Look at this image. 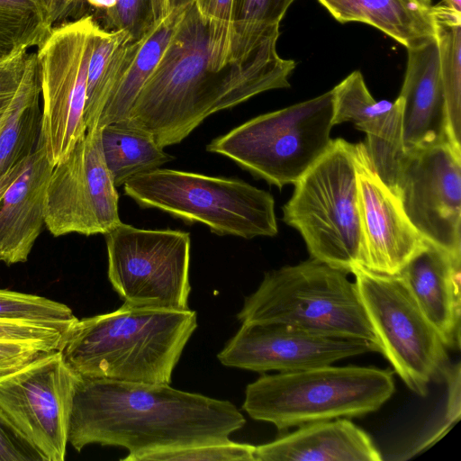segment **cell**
Here are the masks:
<instances>
[{"instance_id":"obj_14","label":"cell","mask_w":461,"mask_h":461,"mask_svg":"<svg viewBox=\"0 0 461 461\" xmlns=\"http://www.w3.org/2000/svg\"><path fill=\"white\" fill-rule=\"evenodd\" d=\"M394 193L425 241L461 258V151L445 141L405 152Z\"/></svg>"},{"instance_id":"obj_17","label":"cell","mask_w":461,"mask_h":461,"mask_svg":"<svg viewBox=\"0 0 461 461\" xmlns=\"http://www.w3.org/2000/svg\"><path fill=\"white\" fill-rule=\"evenodd\" d=\"M399 97L402 102L405 152L448 141L443 87L435 38L407 49Z\"/></svg>"},{"instance_id":"obj_3","label":"cell","mask_w":461,"mask_h":461,"mask_svg":"<svg viewBox=\"0 0 461 461\" xmlns=\"http://www.w3.org/2000/svg\"><path fill=\"white\" fill-rule=\"evenodd\" d=\"M197 328L194 311L133 307L83 318L59 351L82 378L170 384L172 372Z\"/></svg>"},{"instance_id":"obj_32","label":"cell","mask_w":461,"mask_h":461,"mask_svg":"<svg viewBox=\"0 0 461 461\" xmlns=\"http://www.w3.org/2000/svg\"><path fill=\"white\" fill-rule=\"evenodd\" d=\"M105 30H122L139 40L154 23L149 0H117L114 8L102 15Z\"/></svg>"},{"instance_id":"obj_16","label":"cell","mask_w":461,"mask_h":461,"mask_svg":"<svg viewBox=\"0 0 461 461\" xmlns=\"http://www.w3.org/2000/svg\"><path fill=\"white\" fill-rule=\"evenodd\" d=\"M361 230L360 266L398 275L427 243L405 214L398 196L375 170L365 143H354Z\"/></svg>"},{"instance_id":"obj_42","label":"cell","mask_w":461,"mask_h":461,"mask_svg":"<svg viewBox=\"0 0 461 461\" xmlns=\"http://www.w3.org/2000/svg\"><path fill=\"white\" fill-rule=\"evenodd\" d=\"M194 0H168L169 12L171 10H182L191 5Z\"/></svg>"},{"instance_id":"obj_10","label":"cell","mask_w":461,"mask_h":461,"mask_svg":"<svg viewBox=\"0 0 461 461\" xmlns=\"http://www.w3.org/2000/svg\"><path fill=\"white\" fill-rule=\"evenodd\" d=\"M104 237L108 278L125 304L189 309V232L141 229L121 221Z\"/></svg>"},{"instance_id":"obj_23","label":"cell","mask_w":461,"mask_h":461,"mask_svg":"<svg viewBox=\"0 0 461 461\" xmlns=\"http://www.w3.org/2000/svg\"><path fill=\"white\" fill-rule=\"evenodd\" d=\"M101 143L104 162L115 187L174 159L149 133L123 121L102 127Z\"/></svg>"},{"instance_id":"obj_27","label":"cell","mask_w":461,"mask_h":461,"mask_svg":"<svg viewBox=\"0 0 461 461\" xmlns=\"http://www.w3.org/2000/svg\"><path fill=\"white\" fill-rule=\"evenodd\" d=\"M50 0H0V62L38 47L52 29Z\"/></svg>"},{"instance_id":"obj_25","label":"cell","mask_w":461,"mask_h":461,"mask_svg":"<svg viewBox=\"0 0 461 461\" xmlns=\"http://www.w3.org/2000/svg\"><path fill=\"white\" fill-rule=\"evenodd\" d=\"M131 36L122 30H105L98 24L87 69L85 122L86 131L97 128L101 113L123 67Z\"/></svg>"},{"instance_id":"obj_33","label":"cell","mask_w":461,"mask_h":461,"mask_svg":"<svg viewBox=\"0 0 461 461\" xmlns=\"http://www.w3.org/2000/svg\"><path fill=\"white\" fill-rule=\"evenodd\" d=\"M295 0H235L233 27L240 32L280 23Z\"/></svg>"},{"instance_id":"obj_20","label":"cell","mask_w":461,"mask_h":461,"mask_svg":"<svg viewBox=\"0 0 461 461\" xmlns=\"http://www.w3.org/2000/svg\"><path fill=\"white\" fill-rule=\"evenodd\" d=\"M255 461H381L371 437L347 418L297 427L269 443L256 446Z\"/></svg>"},{"instance_id":"obj_38","label":"cell","mask_w":461,"mask_h":461,"mask_svg":"<svg viewBox=\"0 0 461 461\" xmlns=\"http://www.w3.org/2000/svg\"><path fill=\"white\" fill-rule=\"evenodd\" d=\"M87 5L86 0H50L49 13L52 26L88 14Z\"/></svg>"},{"instance_id":"obj_8","label":"cell","mask_w":461,"mask_h":461,"mask_svg":"<svg viewBox=\"0 0 461 461\" xmlns=\"http://www.w3.org/2000/svg\"><path fill=\"white\" fill-rule=\"evenodd\" d=\"M332 89L254 117L213 139L206 150L282 188L295 184L330 146Z\"/></svg>"},{"instance_id":"obj_18","label":"cell","mask_w":461,"mask_h":461,"mask_svg":"<svg viewBox=\"0 0 461 461\" xmlns=\"http://www.w3.org/2000/svg\"><path fill=\"white\" fill-rule=\"evenodd\" d=\"M461 258L427 242L399 273L447 348H460Z\"/></svg>"},{"instance_id":"obj_11","label":"cell","mask_w":461,"mask_h":461,"mask_svg":"<svg viewBox=\"0 0 461 461\" xmlns=\"http://www.w3.org/2000/svg\"><path fill=\"white\" fill-rule=\"evenodd\" d=\"M99 23L93 14L52 27L36 52L42 99L41 137L53 166L86 133L87 69Z\"/></svg>"},{"instance_id":"obj_4","label":"cell","mask_w":461,"mask_h":461,"mask_svg":"<svg viewBox=\"0 0 461 461\" xmlns=\"http://www.w3.org/2000/svg\"><path fill=\"white\" fill-rule=\"evenodd\" d=\"M395 390L393 371L376 366H322L263 375L247 385L242 409L279 430L379 410Z\"/></svg>"},{"instance_id":"obj_30","label":"cell","mask_w":461,"mask_h":461,"mask_svg":"<svg viewBox=\"0 0 461 461\" xmlns=\"http://www.w3.org/2000/svg\"><path fill=\"white\" fill-rule=\"evenodd\" d=\"M256 446L230 439L149 453L139 461H255Z\"/></svg>"},{"instance_id":"obj_39","label":"cell","mask_w":461,"mask_h":461,"mask_svg":"<svg viewBox=\"0 0 461 461\" xmlns=\"http://www.w3.org/2000/svg\"><path fill=\"white\" fill-rule=\"evenodd\" d=\"M28 158L18 162L14 167L0 176V203L7 189L24 170Z\"/></svg>"},{"instance_id":"obj_37","label":"cell","mask_w":461,"mask_h":461,"mask_svg":"<svg viewBox=\"0 0 461 461\" xmlns=\"http://www.w3.org/2000/svg\"><path fill=\"white\" fill-rule=\"evenodd\" d=\"M193 3L204 19L233 26L235 0H194Z\"/></svg>"},{"instance_id":"obj_29","label":"cell","mask_w":461,"mask_h":461,"mask_svg":"<svg viewBox=\"0 0 461 461\" xmlns=\"http://www.w3.org/2000/svg\"><path fill=\"white\" fill-rule=\"evenodd\" d=\"M333 126L351 122L361 129L389 112L393 102L376 101L370 94L360 71H353L332 88Z\"/></svg>"},{"instance_id":"obj_6","label":"cell","mask_w":461,"mask_h":461,"mask_svg":"<svg viewBox=\"0 0 461 461\" xmlns=\"http://www.w3.org/2000/svg\"><path fill=\"white\" fill-rule=\"evenodd\" d=\"M122 186L124 194L140 207L203 223L220 236L249 240L278 232L272 194L239 178L157 168Z\"/></svg>"},{"instance_id":"obj_28","label":"cell","mask_w":461,"mask_h":461,"mask_svg":"<svg viewBox=\"0 0 461 461\" xmlns=\"http://www.w3.org/2000/svg\"><path fill=\"white\" fill-rule=\"evenodd\" d=\"M77 321L72 310L64 303L0 289V321L38 325L67 334Z\"/></svg>"},{"instance_id":"obj_31","label":"cell","mask_w":461,"mask_h":461,"mask_svg":"<svg viewBox=\"0 0 461 461\" xmlns=\"http://www.w3.org/2000/svg\"><path fill=\"white\" fill-rule=\"evenodd\" d=\"M37 70L36 52L28 50L0 62V128L23 85Z\"/></svg>"},{"instance_id":"obj_7","label":"cell","mask_w":461,"mask_h":461,"mask_svg":"<svg viewBox=\"0 0 461 461\" xmlns=\"http://www.w3.org/2000/svg\"><path fill=\"white\" fill-rule=\"evenodd\" d=\"M283 221L303 237L312 258L346 273L360 266L361 230L353 143L332 140L294 184Z\"/></svg>"},{"instance_id":"obj_21","label":"cell","mask_w":461,"mask_h":461,"mask_svg":"<svg viewBox=\"0 0 461 461\" xmlns=\"http://www.w3.org/2000/svg\"><path fill=\"white\" fill-rule=\"evenodd\" d=\"M339 23L369 24L406 49L435 37L429 7L417 0H317Z\"/></svg>"},{"instance_id":"obj_15","label":"cell","mask_w":461,"mask_h":461,"mask_svg":"<svg viewBox=\"0 0 461 461\" xmlns=\"http://www.w3.org/2000/svg\"><path fill=\"white\" fill-rule=\"evenodd\" d=\"M377 352L369 342L330 337L282 322H245L218 354L230 367L293 372Z\"/></svg>"},{"instance_id":"obj_22","label":"cell","mask_w":461,"mask_h":461,"mask_svg":"<svg viewBox=\"0 0 461 461\" xmlns=\"http://www.w3.org/2000/svg\"><path fill=\"white\" fill-rule=\"evenodd\" d=\"M185 9L171 10L164 18L156 21L139 40L130 42L123 67L97 128L127 118L136 97L172 39Z\"/></svg>"},{"instance_id":"obj_13","label":"cell","mask_w":461,"mask_h":461,"mask_svg":"<svg viewBox=\"0 0 461 461\" xmlns=\"http://www.w3.org/2000/svg\"><path fill=\"white\" fill-rule=\"evenodd\" d=\"M101 131H87L52 169L44 221L55 237L104 235L122 221L119 194L103 155Z\"/></svg>"},{"instance_id":"obj_5","label":"cell","mask_w":461,"mask_h":461,"mask_svg":"<svg viewBox=\"0 0 461 461\" xmlns=\"http://www.w3.org/2000/svg\"><path fill=\"white\" fill-rule=\"evenodd\" d=\"M314 258L265 273L237 314L241 323L282 322L308 331L371 343L380 353L355 282Z\"/></svg>"},{"instance_id":"obj_19","label":"cell","mask_w":461,"mask_h":461,"mask_svg":"<svg viewBox=\"0 0 461 461\" xmlns=\"http://www.w3.org/2000/svg\"><path fill=\"white\" fill-rule=\"evenodd\" d=\"M54 166L47 157L41 134L23 173L5 194L0 207V261H27L45 224V199Z\"/></svg>"},{"instance_id":"obj_40","label":"cell","mask_w":461,"mask_h":461,"mask_svg":"<svg viewBox=\"0 0 461 461\" xmlns=\"http://www.w3.org/2000/svg\"><path fill=\"white\" fill-rule=\"evenodd\" d=\"M154 23L164 18L168 13V0H149Z\"/></svg>"},{"instance_id":"obj_2","label":"cell","mask_w":461,"mask_h":461,"mask_svg":"<svg viewBox=\"0 0 461 461\" xmlns=\"http://www.w3.org/2000/svg\"><path fill=\"white\" fill-rule=\"evenodd\" d=\"M246 420L229 401L170 384L79 377L68 424V443L128 449L124 461L147 454L229 440Z\"/></svg>"},{"instance_id":"obj_36","label":"cell","mask_w":461,"mask_h":461,"mask_svg":"<svg viewBox=\"0 0 461 461\" xmlns=\"http://www.w3.org/2000/svg\"><path fill=\"white\" fill-rule=\"evenodd\" d=\"M49 351L52 350L29 343L0 340V375L16 370Z\"/></svg>"},{"instance_id":"obj_26","label":"cell","mask_w":461,"mask_h":461,"mask_svg":"<svg viewBox=\"0 0 461 461\" xmlns=\"http://www.w3.org/2000/svg\"><path fill=\"white\" fill-rule=\"evenodd\" d=\"M38 70L23 85L0 128V176L28 158L41 128Z\"/></svg>"},{"instance_id":"obj_43","label":"cell","mask_w":461,"mask_h":461,"mask_svg":"<svg viewBox=\"0 0 461 461\" xmlns=\"http://www.w3.org/2000/svg\"><path fill=\"white\" fill-rule=\"evenodd\" d=\"M439 4L451 11L461 13V0H442Z\"/></svg>"},{"instance_id":"obj_9","label":"cell","mask_w":461,"mask_h":461,"mask_svg":"<svg viewBox=\"0 0 461 461\" xmlns=\"http://www.w3.org/2000/svg\"><path fill=\"white\" fill-rule=\"evenodd\" d=\"M351 273L380 353L411 391L427 396L430 383L444 380L450 365L438 331L400 274H378L362 266Z\"/></svg>"},{"instance_id":"obj_34","label":"cell","mask_w":461,"mask_h":461,"mask_svg":"<svg viewBox=\"0 0 461 461\" xmlns=\"http://www.w3.org/2000/svg\"><path fill=\"white\" fill-rule=\"evenodd\" d=\"M64 333L47 327L0 321V340L29 343L48 350H59Z\"/></svg>"},{"instance_id":"obj_12","label":"cell","mask_w":461,"mask_h":461,"mask_svg":"<svg viewBox=\"0 0 461 461\" xmlns=\"http://www.w3.org/2000/svg\"><path fill=\"white\" fill-rule=\"evenodd\" d=\"M79 376L59 350L0 375V410L44 461H63Z\"/></svg>"},{"instance_id":"obj_35","label":"cell","mask_w":461,"mask_h":461,"mask_svg":"<svg viewBox=\"0 0 461 461\" xmlns=\"http://www.w3.org/2000/svg\"><path fill=\"white\" fill-rule=\"evenodd\" d=\"M0 461H44L36 447L0 410Z\"/></svg>"},{"instance_id":"obj_24","label":"cell","mask_w":461,"mask_h":461,"mask_svg":"<svg viewBox=\"0 0 461 461\" xmlns=\"http://www.w3.org/2000/svg\"><path fill=\"white\" fill-rule=\"evenodd\" d=\"M438 46L449 143L461 151V13L430 6Z\"/></svg>"},{"instance_id":"obj_41","label":"cell","mask_w":461,"mask_h":461,"mask_svg":"<svg viewBox=\"0 0 461 461\" xmlns=\"http://www.w3.org/2000/svg\"><path fill=\"white\" fill-rule=\"evenodd\" d=\"M87 5L98 10L103 14L116 5L117 0H86Z\"/></svg>"},{"instance_id":"obj_44","label":"cell","mask_w":461,"mask_h":461,"mask_svg":"<svg viewBox=\"0 0 461 461\" xmlns=\"http://www.w3.org/2000/svg\"><path fill=\"white\" fill-rule=\"evenodd\" d=\"M422 6L429 7L431 5V0H417Z\"/></svg>"},{"instance_id":"obj_1","label":"cell","mask_w":461,"mask_h":461,"mask_svg":"<svg viewBox=\"0 0 461 461\" xmlns=\"http://www.w3.org/2000/svg\"><path fill=\"white\" fill-rule=\"evenodd\" d=\"M279 34V23L240 32L204 19L192 3L123 122L164 149L217 112L289 87L295 62L278 55Z\"/></svg>"}]
</instances>
